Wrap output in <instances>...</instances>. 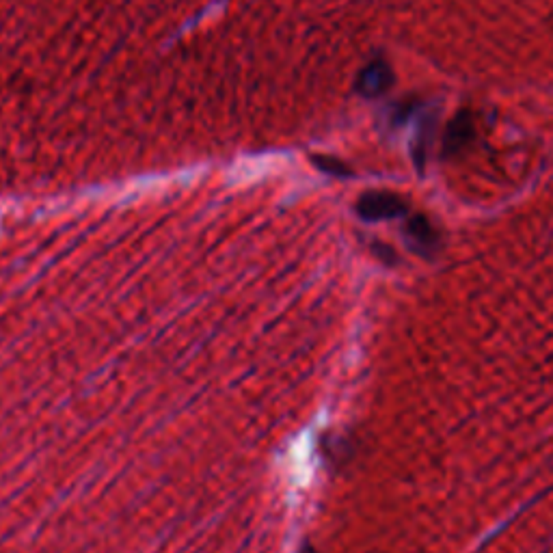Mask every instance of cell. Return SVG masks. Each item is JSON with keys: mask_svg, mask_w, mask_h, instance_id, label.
<instances>
[{"mask_svg": "<svg viewBox=\"0 0 553 553\" xmlns=\"http://www.w3.org/2000/svg\"><path fill=\"white\" fill-rule=\"evenodd\" d=\"M404 236H407L409 245L420 251V253H430L439 249V234L426 217L417 214V217H411L407 221V227H404Z\"/></svg>", "mask_w": 553, "mask_h": 553, "instance_id": "4", "label": "cell"}, {"mask_svg": "<svg viewBox=\"0 0 553 553\" xmlns=\"http://www.w3.org/2000/svg\"><path fill=\"white\" fill-rule=\"evenodd\" d=\"M409 206L400 195L389 191L363 193L357 201V214L363 221H389L407 214Z\"/></svg>", "mask_w": 553, "mask_h": 553, "instance_id": "1", "label": "cell"}, {"mask_svg": "<svg viewBox=\"0 0 553 553\" xmlns=\"http://www.w3.org/2000/svg\"><path fill=\"white\" fill-rule=\"evenodd\" d=\"M301 553H316V549H314V545L305 543V545H303V549H301Z\"/></svg>", "mask_w": 553, "mask_h": 553, "instance_id": "6", "label": "cell"}, {"mask_svg": "<svg viewBox=\"0 0 553 553\" xmlns=\"http://www.w3.org/2000/svg\"><path fill=\"white\" fill-rule=\"evenodd\" d=\"M394 85V72L383 59L370 61L357 76V91L363 98H381Z\"/></svg>", "mask_w": 553, "mask_h": 553, "instance_id": "2", "label": "cell"}, {"mask_svg": "<svg viewBox=\"0 0 553 553\" xmlns=\"http://www.w3.org/2000/svg\"><path fill=\"white\" fill-rule=\"evenodd\" d=\"M314 165L329 175H342V178L344 175H350V169L342 163V160H337L333 156H314Z\"/></svg>", "mask_w": 553, "mask_h": 553, "instance_id": "5", "label": "cell"}, {"mask_svg": "<svg viewBox=\"0 0 553 553\" xmlns=\"http://www.w3.org/2000/svg\"><path fill=\"white\" fill-rule=\"evenodd\" d=\"M476 126H474V117H471L469 111H461L452 121L448 130H445L443 137V154L445 156H454L461 154L465 147L474 141Z\"/></svg>", "mask_w": 553, "mask_h": 553, "instance_id": "3", "label": "cell"}]
</instances>
